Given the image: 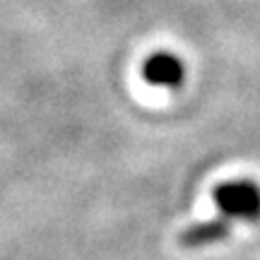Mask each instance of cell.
Returning <instances> with one entry per match:
<instances>
[{"mask_svg":"<svg viewBox=\"0 0 260 260\" xmlns=\"http://www.w3.org/2000/svg\"><path fill=\"white\" fill-rule=\"evenodd\" d=\"M214 203L219 207V214L232 222L260 219V186L251 178H234L219 183L214 188Z\"/></svg>","mask_w":260,"mask_h":260,"instance_id":"6da1fadb","label":"cell"},{"mask_svg":"<svg viewBox=\"0 0 260 260\" xmlns=\"http://www.w3.org/2000/svg\"><path fill=\"white\" fill-rule=\"evenodd\" d=\"M142 77L154 87H167V89H178L186 80V65L174 53H152L142 63Z\"/></svg>","mask_w":260,"mask_h":260,"instance_id":"7a4b0ae2","label":"cell"},{"mask_svg":"<svg viewBox=\"0 0 260 260\" xmlns=\"http://www.w3.org/2000/svg\"><path fill=\"white\" fill-rule=\"evenodd\" d=\"M234 222L226 217H214V219H205L198 222L193 226H188L186 232L181 234V243L186 248H205V246H212V243L224 241L229 234H232Z\"/></svg>","mask_w":260,"mask_h":260,"instance_id":"3957f363","label":"cell"}]
</instances>
